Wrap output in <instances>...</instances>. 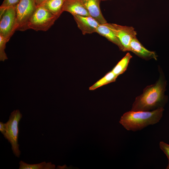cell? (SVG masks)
I'll list each match as a JSON object with an SVG mask.
<instances>
[{
	"label": "cell",
	"instance_id": "cell-3",
	"mask_svg": "<svg viewBox=\"0 0 169 169\" xmlns=\"http://www.w3.org/2000/svg\"><path fill=\"white\" fill-rule=\"evenodd\" d=\"M22 117V114L19 110H15L12 112L9 120L5 123L6 132L3 135L10 144L13 154L18 158L19 157L21 154L18 141L19 132L18 124Z\"/></svg>",
	"mask_w": 169,
	"mask_h": 169
},
{
	"label": "cell",
	"instance_id": "cell-2",
	"mask_svg": "<svg viewBox=\"0 0 169 169\" xmlns=\"http://www.w3.org/2000/svg\"><path fill=\"white\" fill-rule=\"evenodd\" d=\"M164 110L163 107L150 111L131 110L123 114L119 122L127 131L141 130L149 125L158 123L162 116Z\"/></svg>",
	"mask_w": 169,
	"mask_h": 169
},
{
	"label": "cell",
	"instance_id": "cell-16",
	"mask_svg": "<svg viewBox=\"0 0 169 169\" xmlns=\"http://www.w3.org/2000/svg\"><path fill=\"white\" fill-rule=\"evenodd\" d=\"M117 77L111 70L90 87L89 90H94L101 86L115 82Z\"/></svg>",
	"mask_w": 169,
	"mask_h": 169
},
{
	"label": "cell",
	"instance_id": "cell-4",
	"mask_svg": "<svg viewBox=\"0 0 169 169\" xmlns=\"http://www.w3.org/2000/svg\"><path fill=\"white\" fill-rule=\"evenodd\" d=\"M58 18L43 7L37 6L28 25V29L46 31Z\"/></svg>",
	"mask_w": 169,
	"mask_h": 169
},
{
	"label": "cell",
	"instance_id": "cell-8",
	"mask_svg": "<svg viewBox=\"0 0 169 169\" xmlns=\"http://www.w3.org/2000/svg\"><path fill=\"white\" fill-rule=\"evenodd\" d=\"M78 27L83 34H91L96 32L100 24L90 16L73 15Z\"/></svg>",
	"mask_w": 169,
	"mask_h": 169
},
{
	"label": "cell",
	"instance_id": "cell-18",
	"mask_svg": "<svg viewBox=\"0 0 169 169\" xmlns=\"http://www.w3.org/2000/svg\"><path fill=\"white\" fill-rule=\"evenodd\" d=\"M21 0H4L1 7L7 8L10 7H15Z\"/></svg>",
	"mask_w": 169,
	"mask_h": 169
},
{
	"label": "cell",
	"instance_id": "cell-1",
	"mask_svg": "<svg viewBox=\"0 0 169 169\" xmlns=\"http://www.w3.org/2000/svg\"><path fill=\"white\" fill-rule=\"evenodd\" d=\"M159 76L154 84L148 85L142 94L137 96L132 105L133 111H150L163 107L167 102L165 95L167 81L161 68L158 67Z\"/></svg>",
	"mask_w": 169,
	"mask_h": 169
},
{
	"label": "cell",
	"instance_id": "cell-20",
	"mask_svg": "<svg viewBox=\"0 0 169 169\" xmlns=\"http://www.w3.org/2000/svg\"><path fill=\"white\" fill-rule=\"evenodd\" d=\"M0 131L3 135L5 134L6 132L5 123L0 122Z\"/></svg>",
	"mask_w": 169,
	"mask_h": 169
},
{
	"label": "cell",
	"instance_id": "cell-23",
	"mask_svg": "<svg viewBox=\"0 0 169 169\" xmlns=\"http://www.w3.org/2000/svg\"><path fill=\"white\" fill-rule=\"evenodd\" d=\"M101 1H107V0H100Z\"/></svg>",
	"mask_w": 169,
	"mask_h": 169
},
{
	"label": "cell",
	"instance_id": "cell-22",
	"mask_svg": "<svg viewBox=\"0 0 169 169\" xmlns=\"http://www.w3.org/2000/svg\"><path fill=\"white\" fill-rule=\"evenodd\" d=\"M166 169H169V164H168V165L166 167Z\"/></svg>",
	"mask_w": 169,
	"mask_h": 169
},
{
	"label": "cell",
	"instance_id": "cell-13",
	"mask_svg": "<svg viewBox=\"0 0 169 169\" xmlns=\"http://www.w3.org/2000/svg\"><path fill=\"white\" fill-rule=\"evenodd\" d=\"M65 1L47 0L39 5L47 10L58 18L64 12L63 9Z\"/></svg>",
	"mask_w": 169,
	"mask_h": 169
},
{
	"label": "cell",
	"instance_id": "cell-6",
	"mask_svg": "<svg viewBox=\"0 0 169 169\" xmlns=\"http://www.w3.org/2000/svg\"><path fill=\"white\" fill-rule=\"evenodd\" d=\"M0 18V35L8 41L16 31L17 17L15 7L7 8Z\"/></svg>",
	"mask_w": 169,
	"mask_h": 169
},
{
	"label": "cell",
	"instance_id": "cell-19",
	"mask_svg": "<svg viewBox=\"0 0 169 169\" xmlns=\"http://www.w3.org/2000/svg\"><path fill=\"white\" fill-rule=\"evenodd\" d=\"M159 146L161 149L167 156L169 164V145L161 141L159 143Z\"/></svg>",
	"mask_w": 169,
	"mask_h": 169
},
{
	"label": "cell",
	"instance_id": "cell-5",
	"mask_svg": "<svg viewBox=\"0 0 169 169\" xmlns=\"http://www.w3.org/2000/svg\"><path fill=\"white\" fill-rule=\"evenodd\" d=\"M37 7L35 0H21L16 5V30L28 29V23Z\"/></svg>",
	"mask_w": 169,
	"mask_h": 169
},
{
	"label": "cell",
	"instance_id": "cell-15",
	"mask_svg": "<svg viewBox=\"0 0 169 169\" xmlns=\"http://www.w3.org/2000/svg\"><path fill=\"white\" fill-rule=\"evenodd\" d=\"M19 164V169H54L55 168V165L51 162H46L45 161L39 163L29 164L21 160Z\"/></svg>",
	"mask_w": 169,
	"mask_h": 169
},
{
	"label": "cell",
	"instance_id": "cell-11",
	"mask_svg": "<svg viewBox=\"0 0 169 169\" xmlns=\"http://www.w3.org/2000/svg\"><path fill=\"white\" fill-rule=\"evenodd\" d=\"M90 16L100 24L107 23L100 9V0H81Z\"/></svg>",
	"mask_w": 169,
	"mask_h": 169
},
{
	"label": "cell",
	"instance_id": "cell-17",
	"mask_svg": "<svg viewBox=\"0 0 169 169\" xmlns=\"http://www.w3.org/2000/svg\"><path fill=\"white\" fill-rule=\"evenodd\" d=\"M8 42L7 40L0 35V60L4 61L8 59L6 54L5 52L6 43Z\"/></svg>",
	"mask_w": 169,
	"mask_h": 169
},
{
	"label": "cell",
	"instance_id": "cell-9",
	"mask_svg": "<svg viewBox=\"0 0 169 169\" xmlns=\"http://www.w3.org/2000/svg\"><path fill=\"white\" fill-rule=\"evenodd\" d=\"M129 51L146 60L151 59L157 60V55L154 51H150L146 49L140 42L136 37L131 41L129 47Z\"/></svg>",
	"mask_w": 169,
	"mask_h": 169
},
{
	"label": "cell",
	"instance_id": "cell-10",
	"mask_svg": "<svg viewBox=\"0 0 169 169\" xmlns=\"http://www.w3.org/2000/svg\"><path fill=\"white\" fill-rule=\"evenodd\" d=\"M96 32L116 45L120 49L123 51L122 46L117 35L115 28L112 23H107L100 24L97 28Z\"/></svg>",
	"mask_w": 169,
	"mask_h": 169
},
{
	"label": "cell",
	"instance_id": "cell-14",
	"mask_svg": "<svg viewBox=\"0 0 169 169\" xmlns=\"http://www.w3.org/2000/svg\"><path fill=\"white\" fill-rule=\"evenodd\" d=\"M132 55L128 52L114 67L111 71L117 76L123 73L126 70Z\"/></svg>",
	"mask_w": 169,
	"mask_h": 169
},
{
	"label": "cell",
	"instance_id": "cell-12",
	"mask_svg": "<svg viewBox=\"0 0 169 169\" xmlns=\"http://www.w3.org/2000/svg\"><path fill=\"white\" fill-rule=\"evenodd\" d=\"M63 9V11L68 12L73 16H90L81 0H65Z\"/></svg>",
	"mask_w": 169,
	"mask_h": 169
},
{
	"label": "cell",
	"instance_id": "cell-7",
	"mask_svg": "<svg viewBox=\"0 0 169 169\" xmlns=\"http://www.w3.org/2000/svg\"><path fill=\"white\" fill-rule=\"evenodd\" d=\"M117 35L122 46L123 52L129 51L130 45L131 40L136 37L137 33L131 26H122L112 23Z\"/></svg>",
	"mask_w": 169,
	"mask_h": 169
},
{
	"label": "cell",
	"instance_id": "cell-21",
	"mask_svg": "<svg viewBox=\"0 0 169 169\" xmlns=\"http://www.w3.org/2000/svg\"><path fill=\"white\" fill-rule=\"evenodd\" d=\"M47 0H35L37 6H38Z\"/></svg>",
	"mask_w": 169,
	"mask_h": 169
}]
</instances>
